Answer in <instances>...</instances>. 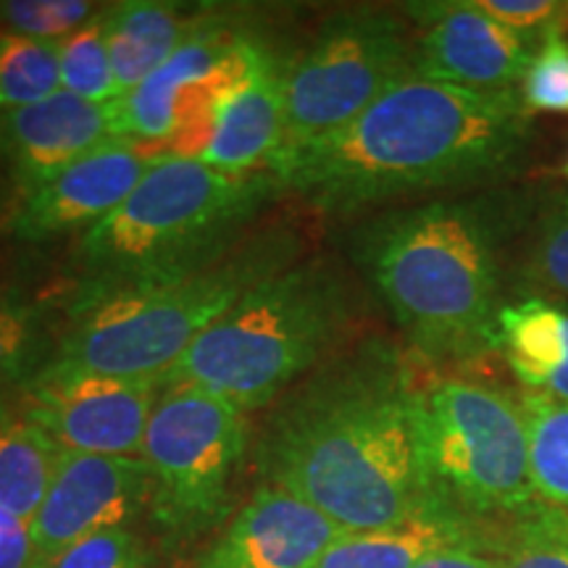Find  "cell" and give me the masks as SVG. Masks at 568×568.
Wrapping results in <instances>:
<instances>
[{"mask_svg": "<svg viewBox=\"0 0 568 568\" xmlns=\"http://www.w3.org/2000/svg\"><path fill=\"white\" fill-rule=\"evenodd\" d=\"M161 395L163 379L45 366L27 385L21 416L48 432L61 450L134 458Z\"/></svg>", "mask_w": 568, "mask_h": 568, "instance_id": "11", "label": "cell"}, {"mask_svg": "<svg viewBox=\"0 0 568 568\" xmlns=\"http://www.w3.org/2000/svg\"><path fill=\"white\" fill-rule=\"evenodd\" d=\"M524 103L531 113L568 116V38L556 34L545 40L521 80Z\"/></svg>", "mask_w": 568, "mask_h": 568, "instance_id": "29", "label": "cell"}, {"mask_svg": "<svg viewBox=\"0 0 568 568\" xmlns=\"http://www.w3.org/2000/svg\"><path fill=\"white\" fill-rule=\"evenodd\" d=\"M295 255L297 237L276 226L247 234L205 264L74 301L71 324L48 366L166 379L197 337Z\"/></svg>", "mask_w": 568, "mask_h": 568, "instance_id": "5", "label": "cell"}, {"mask_svg": "<svg viewBox=\"0 0 568 568\" xmlns=\"http://www.w3.org/2000/svg\"><path fill=\"white\" fill-rule=\"evenodd\" d=\"M195 17L197 13H184L182 6L155 0L105 6V42L122 95L145 82L180 48Z\"/></svg>", "mask_w": 568, "mask_h": 568, "instance_id": "20", "label": "cell"}, {"mask_svg": "<svg viewBox=\"0 0 568 568\" xmlns=\"http://www.w3.org/2000/svg\"><path fill=\"white\" fill-rule=\"evenodd\" d=\"M51 332L40 308L13 293H0V393L30 385L53 361Z\"/></svg>", "mask_w": 568, "mask_h": 568, "instance_id": "25", "label": "cell"}, {"mask_svg": "<svg viewBox=\"0 0 568 568\" xmlns=\"http://www.w3.org/2000/svg\"><path fill=\"white\" fill-rule=\"evenodd\" d=\"M477 545L471 521L435 503L395 527L351 531L324 552L316 568H416L439 550Z\"/></svg>", "mask_w": 568, "mask_h": 568, "instance_id": "19", "label": "cell"}, {"mask_svg": "<svg viewBox=\"0 0 568 568\" xmlns=\"http://www.w3.org/2000/svg\"><path fill=\"white\" fill-rule=\"evenodd\" d=\"M155 151L126 140H111L45 182L24 190L11 216V232L27 243L59 237L103 222L138 187Z\"/></svg>", "mask_w": 568, "mask_h": 568, "instance_id": "14", "label": "cell"}, {"mask_svg": "<svg viewBox=\"0 0 568 568\" xmlns=\"http://www.w3.org/2000/svg\"><path fill=\"white\" fill-rule=\"evenodd\" d=\"M510 518L503 568H568V510L537 500Z\"/></svg>", "mask_w": 568, "mask_h": 568, "instance_id": "26", "label": "cell"}, {"mask_svg": "<svg viewBox=\"0 0 568 568\" xmlns=\"http://www.w3.org/2000/svg\"><path fill=\"white\" fill-rule=\"evenodd\" d=\"M101 13L90 0H3L0 21L13 34L61 42Z\"/></svg>", "mask_w": 568, "mask_h": 568, "instance_id": "28", "label": "cell"}, {"mask_svg": "<svg viewBox=\"0 0 568 568\" xmlns=\"http://www.w3.org/2000/svg\"><path fill=\"white\" fill-rule=\"evenodd\" d=\"M113 138L109 103H90L61 90L45 101L0 113V155L24 190Z\"/></svg>", "mask_w": 568, "mask_h": 568, "instance_id": "16", "label": "cell"}, {"mask_svg": "<svg viewBox=\"0 0 568 568\" xmlns=\"http://www.w3.org/2000/svg\"><path fill=\"white\" fill-rule=\"evenodd\" d=\"M284 145V69L255 45L245 77L219 101L197 161L226 174L266 172Z\"/></svg>", "mask_w": 568, "mask_h": 568, "instance_id": "17", "label": "cell"}, {"mask_svg": "<svg viewBox=\"0 0 568 568\" xmlns=\"http://www.w3.org/2000/svg\"><path fill=\"white\" fill-rule=\"evenodd\" d=\"M34 564H38V550H34L30 524L0 508V568H34Z\"/></svg>", "mask_w": 568, "mask_h": 568, "instance_id": "32", "label": "cell"}, {"mask_svg": "<svg viewBox=\"0 0 568 568\" xmlns=\"http://www.w3.org/2000/svg\"><path fill=\"white\" fill-rule=\"evenodd\" d=\"M34 568H148V556L130 529H109L38 560Z\"/></svg>", "mask_w": 568, "mask_h": 568, "instance_id": "30", "label": "cell"}, {"mask_svg": "<svg viewBox=\"0 0 568 568\" xmlns=\"http://www.w3.org/2000/svg\"><path fill=\"white\" fill-rule=\"evenodd\" d=\"M516 295H542L568 305V190L542 187L539 193L518 253Z\"/></svg>", "mask_w": 568, "mask_h": 568, "instance_id": "22", "label": "cell"}, {"mask_svg": "<svg viewBox=\"0 0 568 568\" xmlns=\"http://www.w3.org/2000/svg\"><path fill=\"white\" fill-rule=\"evenodd\" d=\"M258 40L222 13H197L180 48L138 88L109 103L113 138L197 159L213 111L251 67Z\"/></svg>", "mask_w": 568, "mask_h": 568, "instance_id": "10", "label": "cell"}, {"mask_svg": "<svg viewBox=\"0 0 568 568\" xmlns=\"http://www.w3.org/2000/svg\"><path fill=\"white\" fill-rule=\"evenodd\" d=\"M416 30L400 9L351 6L318 27L284 69V148L351 124L382 92L414 74Z\"/></svg>", "mask_w": 568, "mask_h": 568, "instance_id": "8", "label": "cell"}, {"mask_svg": "<svg viewBox=\"0 0 568 568\" xmlns=\"http://www.w3.org/2000/svg\"><path fill=\"white\" fill-rule=\"evenodd\" d=\"M276 195L282 184L272 172L226 174L187 155L155 153L124 203L80 237L74 301L216 258Z\"/></svg>", "mask_w": 568, "mask_h": 568, "instance_id": "6", "label": "cell"}, {"mask_svg": "<svg viewBox=\"0 0 568 568\" xmlns=\"http://www.w3.org/2000/svg\"><path fill=\"white\" fill-rule=\"evenodd\" d=\"M351 531L274 485H261L197 568H316Z\"/></svg>", "mask_w": 568, "mask_h": 568, "instance_id": "15", "label": "cell"}, {"mask_svg": "<svg viewBox=\"0 0 568 568\" xmlns=\"http://www.w3.org/2000/svg\"><path fill=\"white\" fill-rule=\"evenodd\" d=\"M416 30L414 74L468 90H518L539 48L471 0L400 6Z\"/></svg>", "mask_w": 568, "mask_h": 568, "instance_id": "12", "label": "cell"}, {"mask_svg": "<svg viewBox=\"0 0 568 568\" xmlns=\"http://www.w3.org/2000/svg\"><path fill=\"white\" fill-rule=\"evenodd\" d=\"M535 142V113L518 90L410 74L343 130L284 148L266 172L311 211L347 219L410 197L514 184Z\"/></svg>", "mask_w": 568, "mask_h": 568, "instance_id": "1", "label": "cell"}, {"mask_svg": "<svg viewBox=\"0 0 568 568\" xmlns=\"http://www.w3.org/2000/svg\"><path fill=\"white\" fill-rule=\"evenodd\" d=\"M145 503L148 474L140 458L61 450L51 489L30 524L38 560L98 531L126 529Z\"/></svg>", "mask_w": 568, "mask_h": 568, "instance_id": "13", "label": "cell"}, {"mask_svg": "<svg viewBox=\"0 0 568 568\" xmlns=\"http://www.w3.org/2000/svg\"><path fill=\"white\" fill-rule=\"evenodd\" d=\"M61 447L30 418L0 422V508L32 524L51 489Z\"/></svg>", "mask_w": 568, "mask_h": 568, "instance_id": "21", "label": "cell"}, {"mask_svg": "<svg viewBox=\"0 0 568 568\" xmlns=\"http://www.w3.org/2000/svg\"><path fill=\"white\" fill-rule=\"evenodd\" d=\"M529 435L531 487L537 500L568 510V403L521 393Z\"/></svg>", "mask_w": 568, "mask_h": 568, "instance_id": "23", "label": "cell"}, {"mask_svg": "<svg viewBox=\"0 0 568 568\" xmlns=\"http://www.w3.org/2000/svg\"><path fill=\"white\" fill-rule=\"evenodd\" d=\"M414 435L439 506L474 518L516 516L537 503L521 395L466 376L416 382Z\"/></svg>", "mask_w": 568, "mask_h": 568, "instance_id": "7", "label": "cell"}, {"mask_svg": "<svg viewBox=\"0 0 568 568\" xmlns=\"http://www.w3.org/2000/svg\"><path fill=\"white\" fill-rule=\"evenodd\" d=\"M61 92V42L0 34V113Z\"/></svg>", "mask_w": 568, "mask_h": 568, "instance_id": "24", "label": "cell"}, {"mask_svg": "<svg viewBox=\"0 0 568 568\" xmlns=\"http://www.w3.org/2000/svg\"><path fill=\"white\" fill-rule=\"evenodd\" d=\"M416 568H503L500 558H489L477 548H450L424 558Z\"/></svg>", "mask_w": 568, "mask_h": 568, "instance_id": "33", "label": "cell"}, {"mask_svg": "<svg viewBox=\"0 0 568 568\" xmlns=\"http://www.w3.org/2000/svg\"><path fill=\"white\" fill-rule=\"evenodd\" d=\"M366 295L332 258L290 264L240 297L163 379L237 408L272 406L361 335Z\"/></svg>", "mask_w": 568, "mask_h": 568, "instance_id": "4", "label": "cell"}, {"mask_svg": "<svg viewBox=\"0 0 568 568\" xmlns=\"http://www.w3.org/2000/svg\"><path fill=\"white\" fill-rule=\"evenodd\" d=\"M61 90L90 103H113L122 98L105 42L103 9L82 30L61 40Z\"/></svg>", "mask_w": 568, "mask_h": 568, "instance_id": "27", "label": "cell"}, {"mask_svg": "<svg viewBox=\"0 0 568 568\" xmlns=\"http://www.w3.org/2000/svg\"><path fill=\"white\" fill-rule=\"evenodd\" d=\"M6 418H9V416H6V403L0 400V422H6Z\"/></svg>", "mask_w": 568, "mask_h": 568, "instance_id": "34", "label": "cell"}, {"mask_svg": "<svg viewBox=\"0 0 568 568\" xmlns=\"http://www.w3.org/2000/svg\"><path fill=\"white\" fill-rule=\"evenodd\" d=\"M245 450L243 408L201 387H163L140 450L155 521L180 537L222 521Z\"/></svg>", "mask_w": 568, "mask_h": 568, "instance_id": "9", "label": "cell"}, {"mask_svg": "<svg viewBox=\"0 0 568 568\" xmlns=\"http://www.w3.org/2000/svg\"><path fill=\"white\" fill-rule=\"evenodd\" d=\"M560 172H564V176H566V180H568V159L564 161V169H560Z\"/></svg>", "mask_w": 568, "mask_h": 568, "instance_id": "35", "label": "cell"}, {"mask_svg": "<svg viewBox=\"0 0 568 568\" xmlns=\"http://www.w3.org/2000/svg\"><path fill=\"white\" fill-rule=\"evenodd\" d=\"M414 366L364 335L272 403L258 443L268 485L347 531L395 527L435 506L414 435Z\"/></svg>", "mask_w": 568, "mask_h": 568, "instance_id": "2", "label": "cell"}, {"mask_svg": "<svg viewBox=\"0 0 568 568\" xmlns=\"http://www.w3.org/2000/svg\"><path fill=\"white\" fill-rule=\"evenodd\" d=\"M500 355L527 393L568 403V305L510 297L500 311Z\"/></svg>", "mask_w": 568, "mask_h": 568, "instance_id": "18", "label": "cell"}, {"mask_svg": "<svg viewBox=\"0 0 568 568\" xmlns=\"http://www.w3.org/2000/svg\"><path fill=\"white\" fill-rule=\"evenodd\" d=\"M539 184H500L372 213L347 237L353 266L426 364L500 353Z\"/></svg>", "mask_w": 568, "mask_h": 568, "instance_id": "3", "label": "cell"}, {"mask_svg": "<svg viewBox=\"0 0 568 568\" xmlns=\"http://www.w3.org/2000/svg\"><path fill=\"white\" fill-rule=\"evenodd\" d=\"M487 17L524 34L539 48L545 40L568 32V0H471Z\"/></svg>", "mask_w": 568, "mask_h": 568, "instance_id": "31", "label": "cell"}]
</instances>
